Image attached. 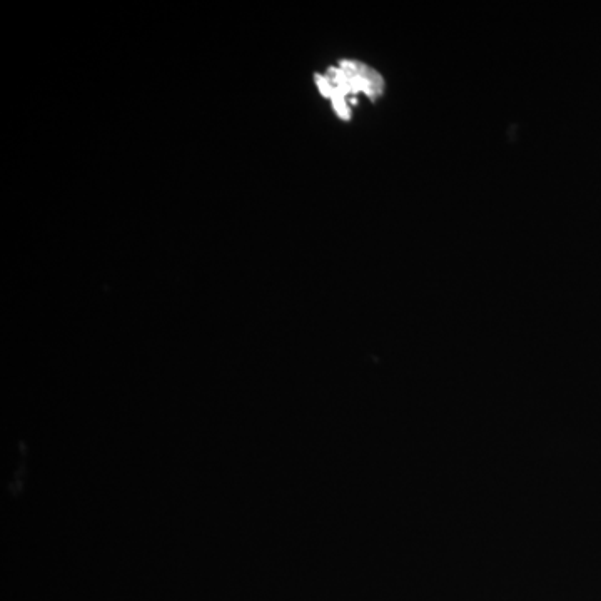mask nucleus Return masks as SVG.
<instances>
[{"label":"nucleus","instance_id":"1","mask_svg":"<svg viewBox=\"0 0 601 601\" xmlns=\"http://www.w3.org/2000/svg\"><path fill=\"white\" fill-rule=\"evenodd\" d=\"M319 92L333 101L334 111L341 119H349V97L366 94L371 99L383 94L384 82L378 72L358 61H341L338 67L316 76Z\"/></svg>","mask_w":601,"mask_h":601}]
</instances>
